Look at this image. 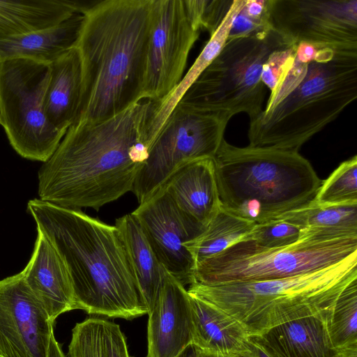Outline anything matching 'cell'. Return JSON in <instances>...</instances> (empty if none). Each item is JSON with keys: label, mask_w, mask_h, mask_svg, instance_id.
<instances>
[{"label": "cell", "mask_w": 357, "mask_h": 357, "mask_svg": "<svg viewBox=\"0 0 357 357\" xmlns=\"http://www.w3.org/2000/svg\"><path fill=\"white\" fill-rule=\"evenodd\" d=\"M158 102L143 98L105 121L72 124L39 170V199L98 210L132 191Z\"/></svg>", "instance_id": "obj_1"}, {"label": "cell", "mask_w": 357, "mask_h": 357, "mask_svg": "<svg viewBox=\"0 0 357 357\" xmlns=\"http://www.w3.org/2000/svg\"><path fill=\"white\" fill-rule=\"evenodd\" d=\"M151 3L98 1L83 13L75 45L82 63V94L73 123L105 121L143 99Z\"/></svg>", "instance_id": "obj_2"}, {"label": "cell", "mask_w": 357, "mask_h": 357, "mask_svg": "<svg viewBox=\"0 0 357 357\" xmlns=\"http://www.w3.org/2000/svg\"><path fill=\"white\" fill-rule=\"evenodd\" d=\"M27 208L67 267L75 309L126 319L148 314L115 225L40 199Z\"/></svg>", "instance_id": "obj_3"}, {"label": "cell", "mask_w": 357, "mask_h": 357, "mask_svg": "<svg viewBox=\"0 0 357 357\" xmlns=\"http://www.w3.org/2000/svg\"><path fill=\"white\" fill-rule=\"evenodd\" d=\"M213 161L221 206L255 224L309 206L322 182L297 151L237 147L224 138Z\"/></svg>", "instance_id": "obj_4"}, {"label": "cell", "mask_w": 357, "mask_h": 357, "mask_svg": "<svg viewBox=\"0 0 357 357\" xmlns=\"http://www.w3.org/2000/svg\"><path fill=\"white\" fill-rule=\"evenodd\" d=\"M357 279V252L318 271L280 279L206 285L190 284L189 294L239 321L250 336L298 319L331 320L340 294Z\"/></svg>", "instance_id": "obj_5"}, {"label": "cell", "mask_w": 357, "mask_h": 357, "mask_svg": "<svg viewBox=\"0 0 357 357\" xmlns=\"http://www.w3.org/2000/svg\"><path fill=\"white\" fill-rule=\"evenodd\" d=\"M357 98V52L319 49L300 82L250 120L248 146L298 152Z\"/></svg>", "instance_id": "obj_6"}, {"label": "cell", "mask_w": 357, "mask_h": 357, "mask_svg": "<svg viewBox=\"0 0 357 357\" xmlns=\"http://www.w3.org/2000/svg\"><path fill=\"white\" fill-rule=\"evenodd\" d=\"M291 45L272 29L228 39L178 102L228 121L239 113L255 119L263 111L266 91L263 67L273 52Z\"/></svg>", "instance_id": "obj_7"}, {"label": "cell", "mask_w": 357, "mask_h": 357, "mask_svg": "<svg viewBox=\"0 0 357 357\" xmlns=\"http://www.w3.org/2000/svg\"><path fill=\"white\" fill-rule=\"evenodd\" d=\"M355 252L357 237L319 240L301 234L297 242L279 248L242 241L197 264L194 282L215 285L292 277L331 266Z\"/></svg>", "instance_id": "obj_8"}, {"label": "cell", "mask_w": 357, "mask_h": 357, "mask_svg": "<svg viewBox=\"0 0 357 357\" xmlns=\"http://www.w3.org/2000/svg\"><path fill=\"white\" fill-rule=\"evenodd\" d=\"M50 64L18 59L0 64V125L22 157L45 162L66 132L56 129L45 110Z\"/></svg>", "instance_id": "obj_9"}, {"label": "cell", "mask_w": 357, "mask_h": 357, "mask_svg": "<svg viewBox=\"0 0 357 357\" xmlns=\"http://www.w3.org/2000/svg\"><path fill=\"white\" fill-rule=\"evenodd\" d=\"M229 121L178 102L150 146L132 192L140 204L149 199L181 166L213 158Z\"/></svg>", "instance_id": "obj_10"}, {"label": "cell", "mask_w": 357, "mask_h": 357, "mask_svg": "<svg viewBox=\"0 0 357 357\" xmlns=\"http://www.w3.org/2000/svg\"><path fill=\"white\" fill-rule=\"evenodd\" d=\"M268 24L289 45L357 52V0H268Z\"/></svg>", "instance_id": "obj_11"}, {"label": "cell", "mask_w": 357, "mask_h": 357, "mask_svg": "<svg viewBox=\"0 0 357 357\" xmlns=\"http://www.w3.org/2000/svg\"><path fill=\"white\" fill-rule=\"evenodd\" d=\"M199 36L183 0H152L142 98L161 102L174 91Z\"/></svg>", "instance_id": "obj_12"}, {"label": "cell", "mask_w": 357, "mask_h": 357, "mask_svg": "<svg viewBox=\"0 0 357 357\" xmlns=\"http://www.w3.org/2000/svg\"><path fill=\"white\" fill-rule=\"evenodd\" d=\"M132 214L165 269L184 286L194 282L195 264L184 245L205 229L177 207L163 187Z\"/></svg>", "instance_id": "obj_13"}, {"label": "cell", "mask_w": 357, "mask_h": 357, "mask_svg": "<svg viewBox=\"0 0 357 357\" xmlns=\"http://www.w3.org/2000/svg\"><path fill=\"white\" fill-rule=\"evenodd\" d=\"M54 323L22 272L0 280V354L47 357Z\"/></svg>", "instance_id": "obj_14"}, {"label": "cell", "mask_w": 357, "mask_h": 357, "mask_svg": "<svg viewBox=\"0 0 357 357\" xmlns=\"http://www.w3.org/2000/svg\"><path fill=\"white\" fill-rule=\"evenodd\" d=\"M148 315L146 357H177L192 344L190 296L167 271Z\"/></svg>", "instance_id": "obj_15"}, {"label": "cell", "mask_w": 357, "mask_h": 357, "mask_svg": "<svg viewBox=\"0 0 357 357\" xmlns=\"http://www.w3.org/2000/svg\"><path fill=\"white\" fill-rule=\"evenodd\" d=\"M21 272L53 322L61 314L75 309L67 267L54 246L38 231L31 259Z\"/></svg>", "instance_id": "obj_16"}, {"label": "cell", "mask_w": 357, "mask_h": 357, "mask_svg": "<svg viewBox=\"0 0 357 357\" xmlns=\"http://www.w3.org/2000/svg\"><path fill=\"white\" fill-rule=\"evenodd\" d=\"M162 187L177 207L204 229L221 206L213 158L185 163Z\"/></svg>", "instance_id": "obj_17"}, {"label": "cell", "mask_w": 357, "mask_h": 357, "mask_svg": "<svg viewBox=\"0 0 357 357\" xmlns=\"http://www.w3.org/2000/svg\"><path fill=\"white\" fill-rule=\"evenodd\" d=\"M329 320L310 316L250 336L270 357H340L328 332Z\"/></svg>", "instance_id": "obj_18"}, {"label": "cell", "mask_w": 357, "mask_h": 357, "mask_svg": "<svg viewBox=\"0 0 357 357\" xmlns=\"http://www.w3.org/2000/svg\"><path fill=\"white\" fill-rule=\"evenodd\" d=\"M82 63L74 46L50 63L45 110L50 122L66 132L75 122L82 94Z\"/></svg>", "instance_id": "obj_19"}, {"label": "cell", "mask_w": 357, "mask_h": 357, "mask_svg": "<svg viewBox=\"0 0 357 357\" xmlns=\"http://www.w3.org/2000/svg\"><path fill=\"white\" fill-rule=\"evenodd\" d=\"M190 296L192 344L203 351L240 355L250 336L243 324L218 307Z\"/></svg>", "instance_id": "obj_20"}, {"label": "cell", "mask_w": 357, "mask_h": 357, "mask_svg": "<svg viewBox=\"0 0 357 357\" xmlns=\"http://www.w3.org/2000/svg\"><path fill=\"white\" fill-rule=\"evenodd\" d=\"M95 1L71 0H0V35L13 36L57 26Z\"/></svg>", "instance_id": "obj_21"}, {"label": "cell", "mask_w": 357, "mask_h": 357, "mask_svg": "<svg viewBox=\"0 0 357 357\" xmlns=\"http://www.w3.org/2000/svg\"><path fill=\"white\" fill-rule=\"evenodd\" d=\"M83 14L76 13L52 28L25 34L0 35V64L24 59L50 64L77 42Z\"/></svg>", "instance_id": "obj_22"}, {"label": "cell", "mask_w": 357, "mask_h": 357, "mask_svg": "<svg viewBox=\"0 0 357 357\" xmlns=\"http://www.w3.org/2000/svg\"><path fill=\"white\" fill-rule=\"evenodd\" d=\"M115 227L123 242L140 297L149 313L162 288L166 270L132 213L116 219Z\"/></svg>", "instance_id": "obj_23"}, {"label": "cell", "mask_w": 357, "mask_h": 357, "mask_svg": "<svg viewBox=\"0 0 357 357\" xmlns=\"http://www.w3.org/2000/svg\"><path fill=\"white\" fill-rule=\"evenodd\" d=\"M277 219L297 226L302 235L319 240L357 237V204L320 206L312 203Z\"/></svg>", "instance_id": "obj_24"}, {"label": "cell", "mask_w": 357, "mask_h": 357, "mask_svg": "<svg viewBox=\"0 0 357 357\" xmlns=\"http://www.w3.org/2000/svg\"><path fill=\"white\" fill-rule=\"evenodd\" d=\"M67 357H130L119 325L91 317L77 323L72 330Z\"/></svg>", "instance_id": "obj_25"}, {"label": "cell", "mask_w": 357, "mask_h": 357, "mask_svg": "<svg viewBox=\"0 0 357 357\" xmlns=\"http://www.w3.org/2000/svg\"><path fill=\"white\" fill-rule=\"evenodd\" d=\"M245 0H234L227 15L174 91L163 101L158 102L151 119L150 133L155 137L180 99L204 69L219 54L226 43L233 21L242 8Z\"/></svg>", "instance_id": "obj_26"}, {"label": "cell", "mask_w": 357, "mask_h": 357, "mask_svg": "<svg viewBox=\"0 0 357 357\" xmlns=\"http://www.w3.org/2000/svg\"><path fill=\"white\" fill-rule=\"evenodd\" d=\"M255 225L232 215L220 206L205 230L184 245L191 254L196 266L243 241Z\"/></svg>", "instance_id": "obj_27"}, {"label": "cell", "mask_w": 357, "mask_h": 357, "mask_svg": "<svg viewBox=\"0 0 357 357\" xmlns=\"http://www.w3.org/2000/svg\"><path fill=\"white\" fill-rule=\"evenodd\" d=\"M328 332L335 348L357 343V279L351 281L336 300Z\"/></svg>", "instance_id": "obj_28"}, {"label": "cell", "mask_w": 357, "mask_h": 357, "mask_svg": "<svg viewBox=\"0 0 357 357\" xmlns=\"http://www.w3.org/2000/svg\"><path fill=\"white\" fill-rule=\"evenodd\" d=\"M313 204L320 206L357 204V156L342 162L322 180Z\"/></svg>", "instance_id": "obj_29"}, {"label": "cell", "mask_w": 357, "mask_h": 357, "mask_svg": "<svg viewBox=\"0 0 357 357\" xmlns=\"http://www.w3.org/2000/svg\"><path fill=\"white\" fill-rule=\"evenodd\" d=\"M234 0H183L186 15L194 29L206 30L210 36L218 29Z\"/></svg>", "instance_id": "obj_30"}, {"label": "cell", "mask_w": 357, "mask_h": 357, "mask_svg": "<svg viewBox=\"0 0 357 357\" xmlns=\"http://www.w3.org/2000/svg\"><path fill=\"white\" fill-rule=\"evenodd\" d=\"M301 229L282 220H273L256 224L243 241H251L265 248H279L297 242Z\"/></svg>", "instance_id": "obj_31"}, {"label": "cell", "mask_w": 357, "mask_h": 357, "mask_svg": "<svg viewBox=\"0 0 357 357\" xmlns=\"http://www.w3.org/2000/svg\"><path fill=\"white\" fill-rule=\"evenodd\" d=\"M269 29L268 0H245L233 21L227 40Z\"/></svg>", "instance_id": "obj_32"}, {"label": "cell", "mask_w": 357, "mask_h": 357, "mask_svg": "<svg viewBox=\"0 0 357 357\" xmlns=\"http://www.w3.org/2000/svg\"><path fill=\"white\" fill-rule=\"evenodd\" d=\"M296 45L275 51L263 67L261 81L271 93L289 69L295 59Z\"/></svg>", "instance_id": "obj_33"}, {"label": "cell", "mask_w": 357, "mask_h": 357, "mask_svg": "<svg viewBox=\"0 0 357 357\" xmlns=\"http://www.w3.org/2000/svg\"><path fill=\"white\" fill-rule=\"evenodd\" d=\"M242 357H270L252 339L249 337L245 349L240 354Z\"/></svg>", "instance_id": "obj_34"}, {"label": "cell", "mask_w": 357, "mask_h": 357, "mask_svg": "<svg viewBox=\"0 0 357 357\" xmlns=\"http://www.w3.org/2000/svg\"><path fill=\"white\" fill-rule=\"evenodd\" d=\"M47 357H67L60 345L56 340L54 334L52 335Z\"/></svg>", "instance_id": "obj_35"}, {"label": "cell", "mask_w": 357, "mask_h": 357, "mask_svg": "<svg viewBox=\"0 0 357 357\" xmlns=\"http://www.w3.org/2000/svg\"><path fill=\"white\" fill-rule=\"evenodd\" d=\"M197 357H242L238 354H221L203 351L197 349Z\"/></svg>", "instance_id": "obj_36"}, {"label": "cell", "mask_w": 357, "mask_h": 357, "mask_svg": "<svg viewBox=\"0 0 357 357\" xmlns=\"http://www.w3.org/2000/svg\"><path fill=\"white\" fill-rule=\"evenodd\" d=\"M197 349L193 345L190 344L187 347L182 353L177 357H197Z\"/></svg>", "instance_id": "obj_37"}, {"label": "cell", "mask_w": 357, "mask_h": 357, "mask_svg": "<svg viewBox=\"0 0 357 357\" xmlns=\"http://www.w3.org/2000/svg\"><path fill=\"white\" fill-rule=\"evenodd\" d=\"M0 357H4V356H1V355L0 354Z\"/></svg>", "instance_id": "obj_38"}]
</instances>
